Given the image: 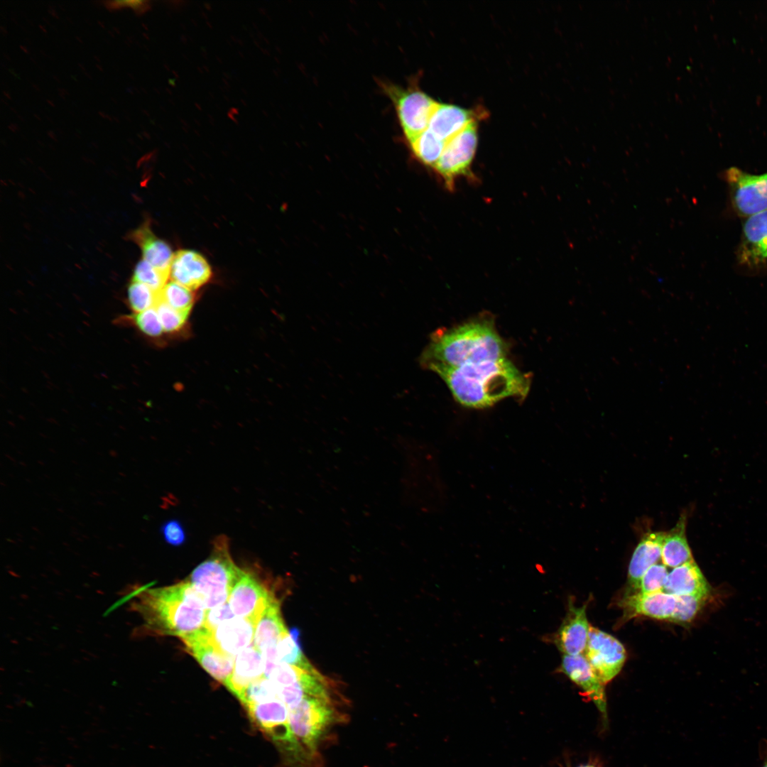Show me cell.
Here are the masks:
<instances>
[{"label": "cell", "instance_id": "6da1fadb", "mask_svg": "<svg viewBox=\"0 0 767 767\" xmlns=\"http://www.w3.org/2000/svg\"><path fill=\"white\" fill-rule=\"evenodd\" d=\"M508 347L492 318L481 316L451 328L438 330L420 357V366L439 374L465 364L507 357Z\"/></svg>", "mask_w": 767, "mask_h": 767}, {"label": "cell", "instance_id": "7a4b0ae2", "mask_svg": "<svg viewBox=\"0 0 767 767\" xmlns=\"http://www.w3.org/2000/svg\"><path fill=\"white\" fill-rule=\"evenodd\" d=\"M455 400L475 409L486 408L506 398H525L529 375L508 358L468 364L438 374Z\"/></svg>", "mask_w": 767, "mask_h": 767}, {"label": "cell", "instance_id": "3957f363", "mask_svg": "<svg viewBox=\"0 0 767 767\" xmlns=\"http://www.w3.org/2000/svg\"><path fill=\"white\" fill-rule=\"evenodd\" d=\"M131 598V609L153 633L182 638L205 627L207 609L188 580L160 588H139Z\"/></svg>", "mask_w": 767, "mask_h": 767}, {"label": "cell", "instance_id": "277c9868", "mask_svg": "<svg viewBox=\"0 0 767 767\" xmlns=\"http://www.w3.org/2000/svg\"><path fill=\"white\" fill-rule=\"evenodd\" d=\"M337 699L309 695L290 710L288 726L300 763L317 764L321 741L343 717L337 707L340 705Z\"/></svg>", "mask_w": 767, "mask_h": 767}, {"label": "cell", "instance_id": "5b68a950", "mask_svg": "<svg viewBox=\"0 0 767 767\" xmlns=\"http://www.w3.org/2000/svg\"><path fill=\"white\" fill-rule=\"evenodd\" d=\"M242 570L232 559L227 537L221 535L214 540L210 555L193 570L187 580L208 610L228 601Z\"/></svg>", "mask_w": 767, "mask_h": 767}, {"label": "cell", "instance_id": "8992f818", "mask_svg": "<svg viewBox=\"0 0 767 767\" xmlns=\"http://www.w3.org/2000/svg\"><path fill=\"white\" fill-rule=\"evenodd\" d=\"M725 178L731 205L739 216L747 218L767 210V172L755 175L730 167Z\"/></svg>", "mask_w": 767, "mask_h": 767}, {"label": "cell", "instance_id": "52a82bcc", "mask_svg": "<svg viewBox=\"0 0 767 767\" xmlns=\"http://www.w3.org/2000/svg\"><path fill=\"white\" fill-rule=\"evenodd\" d=\"M398 118L405 136L412 141L425 131L438 102L418 89L400 90L391 87Z\"/></svg>", "mask_w": 767, "mask_h": 767}, {"label": "cell", "instance_id": "ba28073f", "mask_svg": "<svg viewBox=\"0 0 767 767\" xmlns=\"http://www.w3.org/2000/svg\"><path fill=\"white\" fill-rule=\"evenodd\" d=\"M477 146V131L475 121L447 142L434 167L444 178L449 189L454 187L455 180L457 177L467 175L469 173Z\"/></svg>", "mask_w": 767, "mask_h": 767}, {"label": "cell", "instance_id": "9c48e42d", "mask_svg": "<svg viewBox=\"0 0 767 767\" xmlns=\"http://www.w3.org/2000/svg\"><path fill=\"white\" fill-rule=\"evenodd\" d=\"M584 655L604 685L619 673L626 658L625 648L619 640L591 626Z\"/></svg>", "mask_w": 767, "mask_h": 767}, {"label": "cell", "instance_id": "30bf717a", "mask_svg": "<svg viewBox=\"0 0 767 767\" xmlns=\"http://www.w3.org/2000/svg\"><path fill=\"white\" fill-rule=\"evenodd\" d=\"M181 640L200 665L212 678L225 685L232 674L235 658L224 653L215 646L212 631L204 627Z\"/></svg>", "mask_w": 767, "mask_h": 767}, {"label": "cell", "instance_id": "8fae6325", "mask_svg": "<svg viewBox=\"0 0 767 767\" xmlns=\"http://www.w3.org/2000/svg\"><path fill=\"white\" fill-rule=\"evenodd\" d=\"M273 596L250 572L242 570L234 584L228 603L236 617L258 624Z\"/></svg>", "mask_w": 767, "mask_h": 767}, {"label": "cell", "instance_id": "7c38bea8", "mask_svg": "<svg viewBox=\"0 0 767 767\" xmlns=\"http://www.w3.org/2000/svg\"><path fill=\"white\" fill-rule=\"evenodd\" d=\"M736 259L749 269L767 268V210L746 218Z\"/></svg>", "mask_w": 767, "mask_h": 767}, {"label": "cell", "instance_id": "4fadbf2b", "mask_svg": "<svg viewBox=\"0 0 767 767\" xmlns=\"http://www.w3.org/2000/svg\"><path fill=\"white\" fill-rule=\"evenodd\" d=\"M586 604L575 606L570 601L567 613L552 641L564 655L584 654L589 638V625Z\"/></svg>", "mask_w": 767, "mask_h": 767}, {"label": "cell", "instance_id": "5bb4252c", "mask_svg": "<svg viewBox=\"0 0 767 767\" xmlns=\"http://www.w3.org/2000/svg\"><path fill=\"white\" fill-rule=\"evenodd\" d=\"M558 670L578 685L594 702L603 717H606L604 684L597 676L584 654L564 655Z\"/></svg>", "mask_w": 767, "mask_h": 767}, {"label": "cell", "instance_id": "9a60e30c", "mask_svg": "<svg viewBox=\"0 0 767 767\" xmlns=\"http://www.w3.org/2000/svg\"><path fill=\"white\" fill-rule=\"evenodd\" d=\"M211 276L209 263L198 252L179 250L174 253L170 269L172 281L192 290L207 283Z\"/></svg>", "mask_w": 767, "mask_h": 767}, {"label": "cell", "instance_id": "2e32d148", "mask_svg": "<svg viewBox=\"0 0 767 767\" xmlns=\"http://www.w3.org/2000/svg\"><path fill=\"white\" fill-rule=\"evenodd\" d=\"M256 625L252 620L235 617L212 631V638L222 652L234 658L252 644Z\"/></svg>", "mask_w": 767, "mask_h": 767}, {"label": "cell", "instance_id": "e0dca14e", "mask_svg": "<svg viewBox=\"0 0 767 767\" xmlns=\"http://www.w3.org/2000/svg\"><path fill=\"white\" fill-rule=\"evenodd\" d=\"M677 599V596L664 592H636L625 597L622 604L630 616L641 615L670 621L675 612Z\"/></svg>", "mask_w": 767, "mask_h": 767}, {"label": "cell", "instance_id": "ac0fdd59", "mask_svg": "<svg viewBox=\"0 0 767 767\" xmlns=\"http://www.w3.org/2000/svg\"><path fill=\"white\" fill-rule=\"evenodd\" d=\"M264 670L263 656L252 643L235 657L232 674L224 685L239 699L252 682L263 677Z\"/></svg>", "mask_w": 767, "mask_h": 767}, {"label": "cell", "instance_id": "d6986e66", "mask_svg": "<svg viewBox=\"0 0 767 767\" xmlns=\"http://www.w3.org/2000/svg\"><path fill=\"white\" fill-rule=\"evenodd\" d=\"M665 532L646 533L636 547L628 570L629 585L637 589L641 579L646 571L661 559L662 544Z\"/></svg>", "mask_w": 767, "mask_h": 767}, {"label": "cell", "instance_id": "ffe728a7", "mask_svg": "<svg viewBox=\"0 0 767 767\" xmlns=\"http://www.w3.org/2000/svg\"><path fill=\"white\" fill-rule=\"evenodd\" d=\"M474 113L456 105L437 103L428 129L441 140L447 142L474 121Z\"/></svg>", "mask_w": 767, "mask_h": 767}, {"label": "cell", "instance_id": "44dd1931", "mask_svg": "<svg viewBox=\"0 0 767 767\" xmlns=\"http://www.w3.org/2000/svg\"><path fill=\"white\" fill-rule=\"evenodd\" d=\"M710 586L697 563L692 560L673 568L663 592L675 596H709Z\"/></svg>", "mask_w": 767, "mask_h": 767}, {"label": "cell", "instance_id": "7402d4cb", "mask_svg": "<svg viewBox=\"0 0 767 767\" xmlns=\"http://www.w3.org/2000/svg\"><path fill=\"white\" fill-rule=\"evenodd\" d=\"M687 516L682 513L675 526L665 532L661 560L667 567L675 568L694 560L686 537Z\"/></svg>", "mask_w": 767, "mask_h": 767}, {"label": "cell", "instance_id": "603a6c76", "mask_svg": "<svg viewBox=\"0 0 767 767\" xmlns=\"http://www.w3.org/2000/svg\"><path fill=\"white\" fill-rule=\"evenodd\" d=\"M134 239L141 246L143 259L168 277L174 254L165 241L156 237L148 226L136 230Z\"/></svg>", "mask_w": 767, "mask_h": 767}, {"label": "cell", "instance_id": "cb8c5ba5", "mask_svg": "<svg viewBox=\"0 0 767 767\" xmlns=\"http://www.w3.org/2000/svg\"><path fill=\"white\" fill-rule=\"evenodd\" d=\"M287 631L278 602L273 597L256 625L253 643L262 653L276 646L281 636Z\"/></svg>", "mask_w": 767, "mask_h": 767}, {"label": "cell", "instance_id": "d4e9b609", "mask_svg": "<svg viewBox=\"0 0 767 767\" xmlns=\"http://www.w3.org/2000/svg\"><path fill=\"white\" fill-rule=\"evenodd\" d=\"M409 143L416 158L424 164L432 166H435L440 159L447 143L428 129Z\"/></svg>", "mask_w": 767, "mask_h": 767}, {"label": "cell", "instance_id": "484cf974", "mask_svg": "<svg viewBox=\"0 0 767 767\" xmlns=\"http://www.w3.org/2000/svg\"><path fill=\"white\" fill-rule=\"evenodd\" d=\"M276 648L279 663L293 665L308 672L316 670L303 653L301 644L295 642L288 631L281 636Z\"/></svg>", "mask_w": 767, "mask_h": 767}, {"label": "cell", "instance_id": "4316f807", "mask_svg": "<svg viewBox=\"0 0 767 767\" xmlns=\"http://www.w3.org/2000/svg\"><path fill=\"white\" fill-rule=\"evenodd\" d=\"M159 298L175 310L189 314L193 303L192 290L174 281L167 283L158 293Z\"/></svg>", "mask_w": 767, "mask_h": 767}, {"label": "cell", "instance_id": "83f0119b", "mask_svg": "<svg viewBox=\"0 0 767 767\" xmlns=\"http://www.w3.org/2000/svg\"><path fill=\"white\" fill-rule=\"evenodd\" d=\"M276 699H279L276 687L270 680L263 677L252 682L239 700L246 707Z\"/></svg>", "mask_w": 767, "mask_h": 767}, {"label": "cell", "instance_id": "f1b7e54d", "mask_svg": "<svg viewBox=\"0 0 767 767\" xmlns=\"http://www.w3.org/2000/svg\"><path fill=\"white\" fill-rule=\"evenodd\" d=\"M158 293L143 283L131 281L127 290L131 310L136 314L155 308L158 300Z\"/></svg>", "mask_w": 767, "mask_h": 767}, {"label": "cell", "instance_id": "f546056e", "mask_svg": "<svg viewBox=\"0 0 767 767\" xmlns=\"http://www.w3.org/2000/svg\"><path fill=\"white\" fill-rule=\"evenodd\" d=\"M675 612L670 621L680 625H687L698 614L707 596L684 595L677 596Z\"/></svg>", "mask_w": 767, "mask_h": 767}, {"label": "cell", "instance_id": "4dcf8cb0", "mask_svg": "<svg viewBox=\"0 0 767 767\" xmlns=\"http://www.w3.org/2000/svg\"><path fill=\"white\" fill-rule=\"evenodd\" d=\"M168 278L142 259L137 263L134 268L132 281L143 283L159 293L167 283Z\"/></svg>", "mask_w": 767, "mask_h": 767}, {"label": "cell", "instance_id": "1f68e13d", "mask_svg": "<svg viewBox=\"0 0 767 767\" xmlns=\"http://www.w3.org/2000/svg\"><path fill=\"white\" fill-rule=\"evenodd\" d=\"M667 568L663 564H656L649 568L641 579L638 592L648 594L663 592L668 575Z\"/></svg>", "mask_w": 767, "mask_h": 767}, {"label": "cell", "instance_id": "d6a6232c", "mask_svg": "<svg viewBox=\"0 0 767 767\" xmlns=\"http://www.w3.org/2000/svg\"><path fill=\"white\" fill-rule=\"evenodd\" d=\"M155 308L165 332H175L185 324L188 314L179 312L162 301L158 300Z\"/></svg>", "mask_w": 767, "mask_h": 767}, {"label": "cell", "instance_id": "836d02e7", "mask_svg": "<svg viewBox=\"0 0 767 767\" xmlns=\"http://www.w3.org/2000/svg\"><path fill=\"white\" fill-rule=\"evenodd\" d=\"M134 320L138 328L145 334L156 337L164 332L159 316L155 308L136 313Z\"/></svg>", "mask_w": 767, "mask_h": 767}, {"label": "cell", "instance_id": "e575fe53", "mask_svg": "<svg viewBox=\"0 0 767 767\" xmlns=\"http://www.w3.org/2000/svg\"><path fill=\"white\" fill-rule=\"evenodd\" d=\"M305 672V670L300 669V668L283 663H279L273 669L268 679L270 680L276 687H283L293 685L299 681Z\"/></svg>", "mask_w": 767, "mask_h": 767}, {"label": "cell", "instance_id": "d590c367", "mask_svg": "<svg viewBox=\"0 0 767 767\" xmlns=\"http://www.w3.org/2000/svg\"><path fill=\"white\" fill-rule=\"evenodd\" d=\"M235 617L227 602L220 606L207 610L205 627L212 631L220 624Z\"/></svg>", "mask_w": 767, "mask_h": 767}, {"label": "cell", "instance_id": "8d00e7d4", "mask_svg": "<svg viewBox=\"0 0 767 767\" xmlns=\"http://www.w3.org/2000/svg\"><path fill=\"white\" fill-rule=\"evenodd\" d=\"M164 539L172 545H180L185 540V533L182 525L175 520L165 522L161 527Z\"/></svg>", "mask_w": 767, "mask_h": 767}, {"label": "cell", "instance_id": "74e56055", "mask_svg": "<svg viewBox=\"0 0 767 767\" xmlns=\"http://www.w3.org/2000/svg\"><path fill=\"white\" fill-rule=\"evenodd\" d=\"M104 3L109 10H116L129 6L132 8L138 15L143 13L151 8L148 1H111Z\"/></svg>", "mask_w": 767, "mask_h": 767}, {"label": "cell", "instance_id": "f35d334b", "mask_svg": "<svg viewBox=\"0 0 767 767\" xmlns=\"http://www.w3.org/2000/svg\"><path fill=\"white\" fill-rule=\"evenodd\" d=\"M761 767H767V751H766V755L765 756V760H764Z\"/></svg>", "mask_w": 767, "mask_h": 767}, {"label": "cell", "instance_id": "ab89813d", "mask_svg": "<svg viewBox=\"0 0 767 767\" xmlns=\"http://www.w3.org/2000/svg\"><path fill=\"white\" fill-rule=\"evenodd\" d=\"M580 767H595V766H591V765H585V766H580Z\"/></svg>", "mask_w": 767, "mask_h": 767}]
</instances>
